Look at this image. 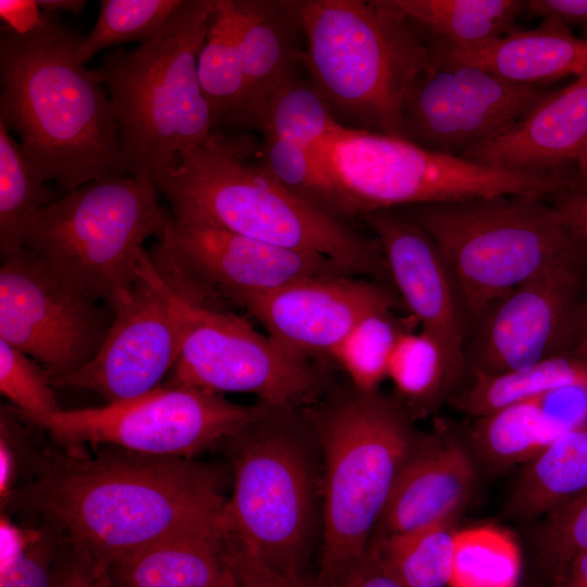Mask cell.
I'll list each match as a JSON object with an SVG mask.
<instances>
[{"label":"cell","instance_id":"34","mask_svg":"<svg viewBox=\"0 0 587 587\" xmlns=\"http://www.w3.org/2000/svg\"><path fill=\"white\" fill-rule=\"evenodd\" d=\"M339 125L342 124L311 79L296 74L276 91L252 128L263 137L311 149Z\"/></svg>","mask_w":587,"mask_h":587},{"label":"cell","instance_id":"29","mask_svg":"<svg viewBox=\"0 0 587 587\" xmlns=\"http://www.w3.org/2000/svg\"><path fill=\"white\" fill-rule=\"evenodd\" d=\"M472 376L471 384L449 400L457 410L475 419L554 388L587 380V358L569 352L521 371Z\"/></svg>","mask_w":587,"mask_h":587},{"label":"cell","instance_id":"35","mask_svg":"<svg viewBox=\"0 0 587 587\" xmlns=\"http://www.w3.org/2000/svg\"><path fill=\"white\" fill-rule=\"evenodd\" d=\"M394 310L383 309L362 319L333 350V359L348 382L363 391H378L388 378V364L400 334L407 330Z\"/></svg>","mask_w":587,"mask_h":587},{"label":"cell","instance_id":"27","mask_svg":"<svg viewBox=\"0 0 587 587\" xmlns=\"http://www.w3.org/2000/svg\"><path fill=\"white\" fill-rule=\"evenodd\" d=\"M457 519L372 538L366 552L387 576L403 587H449L459 533Z\"/></svg>","mask_w":587,"mask_h":587},{"label":"cell","instance_id":"21","mask_svg":"<svg viewBox=\"0 0 587 587\" xmlns=\"http://www.w3.org/2000/svg\"><path fill=\"white\" fill-rule=\"evenodd\" d=\"M469 449L442 426L425 433L402 470L371 539L458 517L477 480Z\"/></svg>","mask_w":587,"mask_h":587},{"label":"cell","instance_id":"11","mask_svg":"<svg viewBox=\"0 0 587 587\" xmlns=\"http://www.w3.org/2000/svg\"><path fill=\"white\" fill-rule=\"evenodd\" d=\"M166 284L182 326V345L162 385L220 395L247 392L276 408H303L334 385L319 361L286 349L245 319L197 302Z\"/></svg>","mask_w":587,"mask_h":587},{"label":"cell","instance_id":"3","mask_svg":"<svg viewBox=\"0 0 587 587\" xmlns=\"http://www.w3.org/2000/svg\"><path fill=\"white\" fill-rule=\"evenodd\" d=\"M257 147L248 136L213 130L182 151L152 178L174 221L320 253L358 276L391 285L377 239L296 198L258 161Z\"/></svg>","mask_w":587,"mask_h":587},{"label":"cell","instance_id":"31","mask_svg":"<svg viewBox=\"0 0 587 587\" xmlns=\"http://www.w3.org/2000/svg\"><path fill=\"white\" fill-rule=\"evenodd\" d=\"M395 398L413 421L435 412L458 391L439 344L426 333L402 332L388 364Z\"/></svg>","mask_w":587,"mask_h":587},{"label":"cell","instance_id":"28","mask_svg":"<svg viewBox=\"0 0 587 587\" xmlns=\"http://www.w3.org/2000/svg\"><path fill=\"white\" fill-rule=\"evenodd\" d=\"M197 72L211 111L213 129L224 125L238 126L246 80L232 0H214Z\"/></svg>","mask_w":587,"mask_h":587},{"label":"cell","instance_id":"20","mask_svg":"<svg viewBox=\"0 0 587 587\" xmlns=\"http://www.w3.org/2000/svg\"><path fill=\"white\" fill-rule=\"evenodd\" d=\"M587 145V71L461 158L520 173L576 174Z\"/></svg>","mask_w":587,"mask_h":587},{"label":"cell","instance_id":"10","mask_svg":"<svg viewBox=\"0 0 587 587\" xmlns=\"http://www.w3.org/2000/svg\"><path fill=\"white\" fill-rule=\"evenodd\" d=\"M311 151L362 217L378 210L500 195L550 198L578 188L574 174L504 171L345 125Z\"/></svg>","mask_w":587,"mask_h":587},{"label":"cell","instance_id":"14","mask_svg":"<svg viewBox=\"0 0 587 587\" xmlns=\"http://www.w3.org/2000/svg\"><path fill=\"white\" fill-rule=\"evenodd\" d=\"M25 249L0 267V339L39 363L51 382L88 364L113 319Z\"/></svg>","mask_w":587,"mask_h":587},{"label":"cell","instance_id":"22","mask_svg":"<svg viewBox=\"0 0 587 587\" xmlns=\"http://www.w3.org/2000/svg\"><path fill=\"white\" fill-rule=\"evenodd\" d=\"M246 95L238 127L252 128L276 91L301 64L303 36L291 0H232Z\"/></svg>","mask_w":587,"mask_h":587},{"label":"cell","instance_id":"32","mask_svg":"<svg viewBox=\"0 0 587 587\" xmlns=\"http://www.w3.org/2000/svg\"><path fill=\"white\" fill-rule=\"evenodd\" d=\"M45 178L21 143L0 123V253L1 259L25 248L36 215L54 199Z\"/></svg>","mask_w":587,"mask_h":587},{"label":"cell","instance_id":"12","mask_svg":"<svg viewBox=\"0 0 587 587\" xmlns=\"http://www.w3.org/2000/svg\"><path fill=\"white\" fill-rule=\"evenodd\" d=\"M271 405H245L220 394L164 386L101 408L61 410L40 428L60 442H91L160 457L193 458L220 445Z\"/></svg>","mask_w":587,"mask_h":587},{"label":"cell","instance_id":"23","mask_svg":"<svg viewBox=\"0 0 587 587\" xmlns=\"http://www.w3.org/2000/svg\"><path fill=\"white\" fill-rule=\"evenodd\" d=\"M433 51L447 60L474 65L507 82L541 87L587 71V39L554 18L534 29L514 30L478 47L455 49L429 40Z\"/></svg>","mask_w":587,"mask_h":587},{"label":"cell","instance_id":"19","mask_svg":"<svg viewBox=\"0 0 587 587\" xmlns=\"http://www.w3.org/2000/svg\"><path fill=\"white\" fill-rule=\"evenodd\" d=\"M241 305L286 349L319 361L366 315L399 309L402 302L390 284L361 276L309 278L259 295H236Z\"/></svg>","mask_w":587,"mask_h":587},{"label":"cell","instance_id":"17","mask_svg":"<svg viewBox=\"0 0 587 587\" xmlns=\"http://www.w3.org/2000/svg\"><path fill=\"white\" fill-rule=\"evenodd\" d=\"M180 345L182 326L166 280L145 251L133 294L114 311L98 353L80 371L52 385L55 389L92 390L107 404L133 400L163 384Z\"/></svg>","mask_w":587,"mask_h":587},{"label":"cell","instance_id":"46","mask_svg":"<svg viewBox=\"0 0 587 587\" xmlns=\"http://www.w3.org/2000/svg\"><path fill=\"white\" fill-rule=\"evenodd\" d=\"M42 11L37 0H0V17L4 27L24 34L40 22Z\"/></svg>","mask_w":587,"mask_h":587},{"label":"cell","instance_id":"47","mask_svg":"<svg viewBox=\"0 0 587 587\" xmlns=\"http://www.w3.org/2000/svg\"><path fill=\"white\" fill-rule=\"evenodd\" d=\"M551 587H587V550L576 554L551 583Z\"/></svg>","mask_w":587,"mask_h":587},{"label":"cell","instance_id":"18","mask_svg":"<svg viewBox=\"0 0 587 587\" xmlns=\"http://www.w3.org/2000/svg\"><path fill=\"white\" fill-rule=\"evenodd\" d=\"M377 239L402 304L442 349L458 387L467 372L472 319L462 288L434 240L394 210L362 217Z\"/></svg>","mask_w":587,"mask_h":587},{"label":"cell","instance_id":"13","mask_svg":"<svg viewBox=\"0 0 587 587\" xmlns=\"http://www.w3.org/2000/svg\"><path fill=\"white\" fill-rule=\"evenodd\" d=\"M149 254L174 289L215 308L236 295L266 294L309 278L358 276L320 253L178 223L172 215Z\"/></svg>","mask_w":587,"mask_h":587},{"label":"cell","instance_id":"51","mask_svg":"<svg viewBox=\"0 0 587 587\" xmlns=\"http://www.w3.org/2000/svg\"><path fill=\"white\" fill-rule=\"evenodd\" d=\"M222 587H235L234 579L232 577V574L229 572V576L226 579L225 584Z\"/></svg>","mask_w":587,"mask_h":587},{"label":"cell","instance_id":"6","mask_svg":"<svg viewBox=\"0 0 587 587\" xmlns=\"http://www.w3.org/2000/svg\"><path fill=\"white\" fill-rule=\"evenodd\" d=\"M301 64L338 122L403 138L402 105L432 62L416 26L376 0H291Z\"/></svg>","mask_w":587,"mask_h":587},{"label":"cell","instance_id":"26","mask_svg":"<svg viewBox=\"0 0 587 587\" xmlns=\"http://www.w3.org/2000/svg\"><path fill=\"white\" fill-rule=\"evenodd\" d=\"M586 487L587 420L524 465L505 513L515 521H535Z\"/></svg>","mask_w":587,"mask_h":587},{"label":"cell","instance_id":"25","mask_svg":"<svg viewBox=\"0 0 587 587\" xmlns=\"http://www.w3.org/2000/svg\"><path fill=\"white\" fill-rule=\"evenodd\" d=\"M445 47L469 49L516 30L520 0H376Z\"/></svg>","mask_w":587,"mask_h":587},{"label":"cell","instance_id":"39","mask_svg":"<svg viewBox=\"0 0 587 587\" xmlns=\"http://www.w3.org/2000/svg\"><path fill=\"white\" fill-rule=\"evenodd\" d=\"M53 389L50 375L39 363L0 339V391L21 419L40 428L61 411Z\"/></svg>","mask_w":587,"mask_h":587},{"label":"cell","instance_id":"41","mask_svg":"<svg viewBox=\"0 0 587 587\" xmlns=\"http://www.w3.org/2000/svg\"><path fill=\"white\" fill-rule=\"evenodd\" d=\"M224 558L235 587H315L314 576L302 580L285 576L229 533H224Z\"/></svg>","mask_w":587,"mask_h":587},{"label":"cell","instance_id":"7","mask_svg":"<svg viewBox=\"0 0 587 587\" xmlns=\"http://www.w3.org/2000/svg\"><path fill=\"white\" fill-rule=\"evenodd\" d=\"M213 5L185 0L158 36L101 59L96 71L118 127L117 174L153 178L214 130L197 72Z\"/></svg>","mask_w":587,"mask_h":587},{"label":"cell","instance_id":"9","mask_svg":"<svg viewBox=\"0 0 587 587\" xmlns=\"http://www.w3.org/2000/svg\"><path fill=\"white\" fill-rule=\"evenodd\" d=\"M437 245L473 323L523 283L587 254L546 198L500 195L391 209Z\"/></svg>","mask_w":587,"mask_h":587},{"label":"cell","instance_id":"33","mask_svg":"<svg viewBox=\"0 0 587 587\" xmlns=\"http://www.w3.org/2000/svg\"><path fill=\"white\" fill-rule=\"evenodd\" d=\"M255 157L285 189L314 210L347 224L362 217L355 203L324 170L310 148L263 137Z\"/></svg>","mask_w":587,"mask_h":587},{"label":"cell","instance_id":"30","mask_svg":"<svg viewBox=\"0 0 587 587\" xmlns=\"http://www.w3.org/2000/svg\"><path fill=\"white\" fill-rule=\"evenodd\" d=\"M559 437L535 400L527 399L475 417L469 441L487 466L504 470L527 464Z\"/></svg>","mask_w":587,"mask_h":587},{"label":"cell","instance_id":"4","mask_svg":"<svg viewBox=\"0 0 587 587\" xmlns=\"http://www.w3.org/2000/svg\"><path fill=\"white\" fill-rule=\"evenodd\" d=\"M323 462V523L316 582L361 558L394 487L424 434L395 397L348 380L302 408Z\"/></svg>","mask_w":587,"mask_h":587},{"label":"cell","instance_id":"5","mask_svg":"<svg viewBox=\"0 0 587 587\" xmlns=\"http://www.w3.org/2000/svg\"><path fill=\"white\" fill-rule=\"evenodd\" d=\"M234 489L221 526L292 579H308L321 547L323 462L302 408L270 407L220 444Z\"/></svg>","mask_w":587,"mask_h":587},{"label":"cell","instance_id":"44","mask_svg":"<svg viewBox=\"0 0 587 587\" xmlns=\"http://www.w3.org/2000/svg\"><path fill=\"white\" fill-rule=\"evenodd\" d=\"M550 199L563 225L587 248V190H566Z\"/></svg>","mask_w":587,"mask_h":587},{"label":"cell","instance_id":"50","mask_svg":"<svg viewBox=\"0 0 587 587\" xmlns=\"http://www.w3.org/2000/svg\"><path fill=\"white\" fill-rule=\"evenodd\" d=\"M576 175L580 185L587 190V145L578 159Z\"/></svg>","mask_w":587,"mask_h":587},{"label":"cell","instance_id":"37","mask_svg":"<svg viewBox=\"0 0 587 587\" xmlns=\"http://www.w3.org/2000/svg\"><path fill=\"white\" fill-rule=\"evenodd\" d=\"M520 565L515 545L502 532H459L449 587H515Z\"/></svg>","mask_w":587,"mask_h":587},{"label":"cell","instance_id":"8","mask_svg":"<svg viewBox=\"0 0 587 587\" xmlns=\"http://www.w3.org/2000/svg\"><path fill=\"white\" fill-rule=\"evenodd\" d=\"M149 176L113 174L53 200L34 218L25 250L114 313L133 294L143 242L171 213Z\"/></svg>","mask_w":587,"mask_h":587},{"label":"cell","instance_id":"45","mask_svg":"<svg viewBox=\"0 0 587 587\" xmlns=\"http://www.w3.org/2000/svg\"><path fill=\"white\" fill-rule=\"evenodd\" d=\"M525 10L544 18H554L587 33V0H529Z\"/></svg>","mask_w":587,"mask_h":587},{"label":"cell","instance_id":"15","mask_svg":"<svg viewBox=\"0 0 587 587\" xmlns=\"http://www.w3.org/2000/svg\"><path fill=\"white\" fill-rule=\"evenodd\" d=\"M550 92L447 60L432 49L430 65L414 80L402 105L403 138L461 157L522 118Z\"/></svg>","mask_w":587,"mask_h":587},{"label":"cell","instance_id":"43","mask_svg":"<svg viewBox=\"0 0 587 587\" xmlns=\"http://www.w3.org/2000/svg\"><path fill=\"white\" fill-rule=\"evenodd\" d=\"M315 587H403L387 576L365 553L325 582H316Z\"/></svg>","mask_w":587,"mask_h":587},{"label":"cell","instance_id":"16","mask_svg":"<svg viewBox=\"0 0 587 587\" xmlns=\"http://www.w3.org/2000/svg\"><path fill=\"white\" fill-rule=\"evenodd\" d=\"M587 254L558 265L495 301L474 323L467 372L497 375L572 352Z\"/></svg>","mask_w":587,"mask_h":587},{"label":"cell","instance_id":"49","mask_svg":"<svg viewBox=\"0 0 587 587\" xmlns=\"http://www.w3.org/2000/svg\"><path fill=\"white\" fill-rule=\"evenodd\" d=\"M37 3L41 11L59 13L70 12L73 15H78L85 4L84 0H37Z\"/></svg>","mask_w":587,"mask_h":587},{"label":"cell","instance_id":"2","mask_svg":"<svg viewBox=\"0 0 587 587\" xmlns=\"http://www.w3.org/2000/svg\"><path fill=\"white\" fill-rule=\"evenodd\" d=\"M0 38V123L45 180L66 192L116 173L118 127L96 70L78 60L82 35L59 13Z\"/></svg>","mask_w":587,"mask_h":587},{"label":"cell","instance_id":"38","mask_svg":"<svg viewBox=\"0 0 587 587\" xmlns=\"http://www.w3.org/2000/svg\"><path fill=\"white\" fill-rule=\"evenodd\" d=\"M533 534L539 567L550 584L587 550V487L546 513Z\"/></svg>","mask_w":587,"mask_h":587},{"label":"cell","instance_id":"1","mask_svg":"<svg viewBox=\"0 0 587 587\" xmlns=\"http://www.w3.org/2000/svg\"><path fill=\"white\" fill-rule=\"evenodd\" d=\"M221 479L217 466L191 458L108 446L95 457L68 452L49 458L7 503L51 522L108 566L158 540L222 528L227 499Z\"/></svg>","mask_w":587,"mask_h":587},{"label":"cell","instance_id":"40","mask_svg":"<svg viewBox=\"0 0 587 587\" xmlns=\"http://www.w3.org/2000/svg\"><path fill=\"white\" fill-rule=\"evenodd\" d=\"M63 536L48 521L23 536L20 546L2 559L0 587H52L54 560Z\"/></svg>","mask_w":587,"mask_h":587},{"label":"cell","instance_id":"42","mask_svg":"<svg viewBox=\"0 0 587 587\" xmlns=\"http://www.w3.org/2000/svg\"><path fill=\"white\" fill-rule=\"evenodd\" d=\"M52 587H114L107 566L64 536L53 566Z\"/></svg>","mask_w":587,"mask_h":587},{"label":"cell","instance_id":"24","mask_svg":"<svg viewBox=\"0 0 587 587\" xmlns=\"http://www.w3.org/2000/svg\"><path fill=\"white\" fill-rule=\"evenodd\" d=\"M114 587H222L229 576L222 528L167 537L108 566Z\"/></svg>","mask_w":587,"mask_h":587},{"label":"cell","instance_id":"48","mask_svg":"<svg viewBox=\"0 0 587 587\" xmlns=\"http://www.w3.org/2000/svg\"><path fill=\"white\" fill-rule=\"evenodd\" d=\"M572 352L587 358V274L584 294L576 315Z\"/></svg>","mask_w":587,"mask_h":587},{"label":"cell","instance_id":"36","mask_svg":"<svg viewBox=\"0 0 587 587\" xmlns=\"http://www.w3.org/2000/svg\"><path fill=\"white\" fill-rule=\"evenodd\" d=\"M184 1L102 0L95 26L82 37L78 60L85 64L105 48L151 40L165 28Z\"/></svg>","mask_w":587,"mask_h":587}]
</instances>
